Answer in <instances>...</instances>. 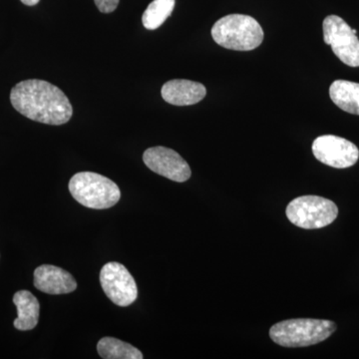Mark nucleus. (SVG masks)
I'll return each instance as SVG.
<instances>
[{
    "label": "nucleus",
    "mask_w": 359,
    "mask_h": 359,
    "mask_svg": "<svg viewBox=\"0 0 359 359\" xmlns=\"http://www.w3.org/2000/svg\"><path fill=\"white\" fill-rule=\"evenodd\" d=\"M120 0H94L96 6L102 13H111L117 8Z\"/></svg>",
    "instance_id": "obj_16"
},
{
    "label": "nucleus",
    "mask_w": 359,
    "mask_h": 359,
    "mask_svg": "<svg viewBox=\"0 0 359 359\" xmlns=\"http://www.w3.org/2000/svg\"><path fill=\"white\" fill-rule=\"evenodd\" d=\"M337 330L334 321L294 318L280 321L269 330V337L283 347H306L325 341Z\"/></svg>",
    "instance_id": "obj_3"
},
{
    "label": "nucleus",
    "mask_w": 359,
    "mask_h": 359,
    "mask_svg": "<svg viewBox=\"0 0 359 359\" xmlns=\"http://www.w3.org/2000/svg\"><path fill=\"white\" fill-rule=\"evenodd\" d=\"M313 153L323 164L335 169L353 167L359 159L358 148L353 142L334 135L318 137L313 143Z\"/></svg>",
    "instance_id": "obj_8"
},
{
    "label": "nucleus",
    "mask_w": 359,
    "mask_h": 359,
    "mask_svg": "<svg viewBox=\"0 0 359 359\" xmlns=\"http://www.w3.org/2000/svg\"><path fill=\"white\" fill-rule=\"evenodd\" d=\"M13 302L18 316L14 320V327L25 332L36 327L40 311L39 299L28 290H20L14 294Z\"/></svg>",
    "instance_id": "obj_12"
},
{
    "label": "nucleus",
    "mask_w": 359,
    "mask_h": 359,
    "mask_svg": "<svg viewBox=\"0 0 359 359\" xmlns=\"http://www.w3.org/2000/svg\"><path fill=\"white\" fill-rule=\"evenodd\" d=\"M100 283L108 299L123 308L131 306L138 297L136 282L122 264H106L100 271Z\"/></svg>",
    "instance_id": "obj_7"
},
{
    "label": "nucleus",
    "mask_w": 359,
    "mask_h": 359,
    "mask_svg": "<svg viewBox=\"0 0 359 359\" xmlns=\"http://www.w3.org/2000/svg\"><path fill=\"white\" fill-rule=\"evenodd\" d=\"M323 40L341 62L351 67L359 66V39L351 26L337 15H330L323 23Z\"/></svg>",
    "instance_id": "obj_6"
},
{
    "label": "nucleus",
    "mask_w": 359,
    "mask_h": 359,
    "mask_svg": "<svg viewBox=\"0 0 359 359\" xmlns=\"http://www.w3.org/2000/svg\"><path fill=\"white\" fill-rule=\"evenodd\" d=\"M332 102L349 114L359 115V83L335 80L330 87Z\"/></svg>",
    "instance_id": "obj_13"
},
{
    "label": "nucleus",
    "mask_w": 359,
    "mask_h": 359,
    "mask_svg": "<svg viewBox=\"0 0 359 359\" xmlns=\"http://www.w3.org/2000/svg\"><path fill=\"white\" fill-rule=\"evenodd\" d=\"M175 0H153L142 16L144 27L149 30L159 28L173 13Z\"/></svg>",
    "instance_id": "obj_15"
},
{
    "label": "nucleus",
    "mask_w": 359,
    "mask_h": 359,
    "mask_svg": "<svg viewBox=\"0 0 359 359\" xmlns=\"http://www.w3.org/2000/svg\"><path fill=\"white\" fill-rule=\"evenodd\" d=\"M163 99L175 106H188L199 103L205 98L207 89L199 82L191 80H170L161 90Z\"/></svg>",
    "instance_id": "obj_11"
},
{
    "label": "nucleus",
    "mask_w": 359,
    "mask_h": 359,
    "mask_svg": "<svg viewBox=\"0 0 359 359\" xmlns=\"http://www.w3.org/2000/svg\"><path fill=\"white\" fill-rule=\"evenodd\" d=\"M212 36L217 44L236 51H250L263 42L261 25L252 16L230 14L217 21L212 27Z\"/></svg>",
    "instance_id": "obj_2"
},
{
    "label": "nucleus",
    "mask_w": 359,
    "mask_h": 359,
    "mask_svg": "<svg viewBox=\"0 0 359 359\" xmlns=\"http://www.w3.org/2000/svg\"><path fill=\"white\" fill-rule=\"evenodd\" d=\"M11 101L20 114L43 124H66L73 114L65 92L43 80H25L16 84L11 90Z\"/></svg>",
    "instance_id": "obj_1"
},
{
    "label": "nucleus",
    "mask_w": 359,
    "mask_h": 359,
    "mask_svg": "<svg viewBox=\"0 0 359 359\" xmlns=\"http://www.w3.org/2000/svg\"><path fill=\"white\" fill-rule=\"evenodd\" d=\"M143 161L151 171L178 183L188 181L192 175L188 163L170 148H149L144 152Z\"/></svg>",
    "instance_id": "obj_9"
},
{
    "label": "nucleus",
    "mask_w": 359,
    "mask_h": 359,
    "mask_svg": "<svg viewBox=\"0 0 359 359\" xmlns=\"http://www.w3.org/2000/svg\"><path fill=\"white\" fill-rule=\"evenodd\" d=\"M97 351L104 359H142L144 358L138 348L114 337H104L99 340Z\"/></svg>",
    "instance_id": "obj_14"
},
{
    "label": "nucleus",
    "mask_w": 359,
    "mask_h": 359,
    "mask_svg": "<svg viewBox=\"0 0 359 359\" xmlns=\"http://www.w3.org/2000/svg\"><path fill=\"white\" fill-rule=\"evenodd\" d=\"M69 191L79 204L94 210L110 209L121 198L115 182L93 172L75 174L70 179Z\"/></svg>",
    "instance_id": "obj_4"
},
{
    "label": "nucleus",
    "mask_w": 359,
    "mask_h": 359,
    "mask_svg": "<svg viewBox=\"0 0 359 359\" xmlns=\"http://www.w3.org/2000/svg\"><path fill=\"white\" fill-rule=\"evenodd\" d=\"M23 4L28 6H34L40 1V0H20Z\"/></svg>",
    "instance_id": "obj_17"
},
{
    "label": "nucleus",
    "mask_w": 359,
    "mask_h": 359,
    "mask_svg": "<svg viewBox=\"0 0 359 359\" xmlns=\"http://www.w3.org/2000/svg\"><path fill=\"white\" fill-rule=\"evenodd\" d=\"M353 32L354 34H356V33H358V30H356V29H353Z\"/></svg>",
    "instance_id": "obj_18"
},
{
    "label": "nucleus",
    "mask_w": 359,
    "mask_h": 359,
    "mask_svg": "<svg viewBox=\"0 0 359 359\" xmlns=\"http://www.w3.org/2000/svg\"><path fill=\"white\" fill-rule=\"evenodd\" d=\"M285 214L294 226L314 230L334 223L339 216V208L332 201L320 196H302L287 205Z\"/></svg>",
    "instance_id": "obj_5"
},
{
    "label": "nucleus",
    "mask_w": 359,
    "mask_h": 359,
    "mask_svg": "<svg viewBox=\"0 0 359 359\" xmlns=\"http://www.w3.org/2000/svg\"><path fill=\"white\" fill-rule=\"evenodd\" d=\"M34 287L48 294H65L74 292L77 283L65 269L43 264L34 271Z\"/></svg>",
    "instance_id": "obj_10"
}]
</instances>
